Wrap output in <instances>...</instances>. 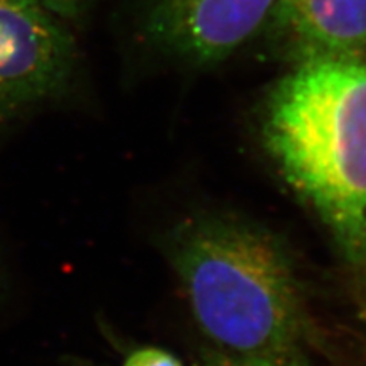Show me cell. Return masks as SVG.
<instances>
[{"label": "cell", "instance_id": "cell-4", "mask_svg": "<svg viewBox=\"0 0 366 366\" xmlns=\"http://www.w3.org/2000/svg\"><path fill=\"white\" fill-rule=\"evenodd\" d=\"M145 37L192 66L219 64L264 28L274 0H136Z\"/></svg>", "mask_w": 366, "mask_h": 366}, {"label": "cell", "instance_id": "cell-6", "mask_svg": "<svg viewBox=\"0 0 366 366\" xmlns=\"http://www.w3.org/2000/svg\"><path fill=\"white\" fill-rule=\"evenodd\" d=\"M200 366H312L308 363L304 350H295L272 356L238 357L208 348L203 352Z\"/></svg>", "mask_w": 366, "mask_h": 366}, {"label": "cell", "instance_id": "cell-1", "mask_svg": "<svg viewBox=\"0 0 366 366\" xmlns=\"http://www.w3.org/2000/svg\"><path fill=\"white\" fill-rule=\"evenodd\" d=\"M162 247L212 350L238 357L302 350V292L290 254L269 229L196 212L169 229Z\"/></svg>", "mask_w": 366, "mask_h": 366}, {"label": "cell", "instance_id": "cell-2", "mask_svg": "<svg viewBox=\"0 0 366 366\" xmlns=\"http://www.w3.org/2000/svg\"><path fill=\"white\" fill-rule=\"evenodd\" d=\"M261 141L342 257L366 272V60L293 67L266 98Z\"/></svg>", "mask_w": 366, "mask_h": 366}, {"label": "cell", "instance_id": "cell-5", "mask_svg": "<svg viewBox=\"0 0 366 366\" xmlns=\"http://www.w3.org/2000/svg\"><path fill=\"white\" fill-rule=\"evenodd\" d=\"M262 31L270 49L293 67L363 60L366 0H274Z\"/></svg>", "mask_w": 366, "mask_h": 366}, {"label": "cell", "instance_id": "cell-9", "mask_svg": "<svg viewBox=\"0 0 366 366\" xmlns=\"http://www.w3.org/2000/svg\"><path fill=\"white\" fill-rule=\"evenodd\" d=\"M363 273H365V274H366V272H363Z\"/></svg>", "mask_w": 366, "mask_h": 366}, {"label": "cell", "instance_id": "cell-8", "mask_svg": "<svg viewBox=\"0 0 366 366\" xmlns=\"http://www.w3.org/2000/svg\"><path fill=\"white\" fill-rule=\"evenodd\" d=\"M32 2L48 9L61 20H75L86 13L94 0H32Z\"/></svg>", "mask_w": 366, "mask_h": 366}, {"label": "cell", "instance_id": "cell-7", "mask_svg": "<svg viewBox=\"0 0 366 366\" xmlns=\"http://www.w3.org/2000/svg\"><path fill=\"white\" fill-rule=\"evenodd\" d=\"M122 366H183L182 362L164 348L142 347L132 351Z\"/></svg>", "mask_w": 366, "mask_h": 366}, {"label": "cell", "instance_id": "cell-3", "mask_svg": "<svg viewBox=\"0 0 366 366\" xmlns=\"http://www.w3.org/2000/svg\"><path fill=\"white\" fill-rule=\"evenodd\" d=\"M76 63L64 20L32 0H0V121L61 97Z\"/></svg>", "mask_w": 366, "mask_h": 366}]
</instances>
